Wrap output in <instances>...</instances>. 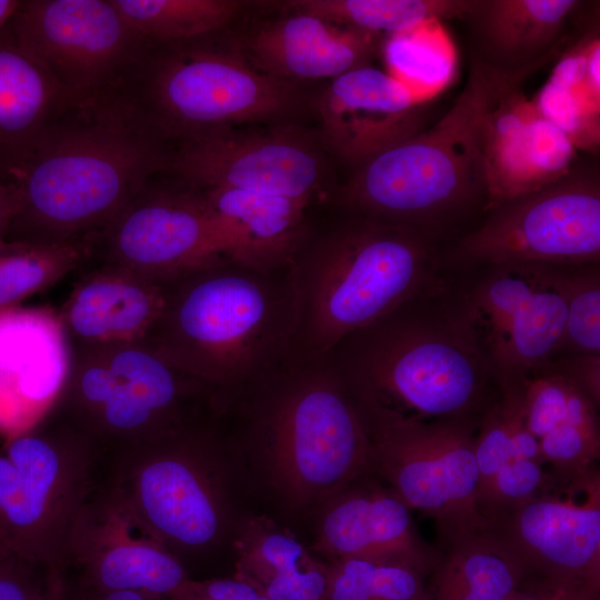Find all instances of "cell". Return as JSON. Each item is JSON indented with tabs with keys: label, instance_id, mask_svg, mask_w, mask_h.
<instances>
[{
	"label": "cell",
	"instance_id": "1",
	"mask_svg": "<svg viewBox=\"0 0 600 600\" xmlns=\"http://www.w3.org/2000/svg\"><path fill=\"white\" fill-rule=\"evenodd\" d=\"M219 418L258 511L296 533L332 494L372 472L362 419L327 357L286 360Z\"/></svg>",
	"mask_w": 600,
	"mask_h": 600
},
{
	"label": "cell",
	"instance_id": "2",
	"mask_svg": "<svg viewBox=\"0 0 600 600\" xmlns=\"http://www.w3.org/2000/svg\"><path fill=\"white\" fill-rule=\"evenodd\" d=\"M172 144L113 99L69 106L13 174L19 208L6 239L86 243L159 172Z\"/></svg>",
	"mask_w": 600,
	"mask_h": 600
},
{
	"label": "cell",
	"instance_id": "3",
	"mask_svg": "<svg viewBox=\"0 0 600 600\" xmlns=\"http://www.w3.org/2000/svg\"><path fill=\"white\" fill-rule=\"evenodd\" d=\"M507 82L470 57L466 83L450 109L354 168L330 201L410 231L440 250L464 236L487 212L482 124Z\"/></svg>",
	"mask_w": 600,
	"mask_h": 600
},
{
	"label": "cell",
	"instance_id": "4",
	"mask_svg": "<svg viewBox=\"0 0 600 600\" xmlns=\"http://www.w3.org/2000/svg\"><path fill=\"white\" fill-rule=\"evenodd\" d=\"M446 276L326 356L358 406L414 421L476 420L501 388L454 316Z\"/></svg>",
	"mask_w": 600,
	"mask_h": 600
},
{
	"label": "cell",
	"instance_id": "5",
	"mask_svg": "<svg viewBox=\"0 0 600 600\" xmlns=\"http://www.w3.org/2000/svg\"><path fill=\"white\" fill-rule=\"evenodd\" d=\"M294 317L290 266L263 272L222 259L167 280L142 341L204 383L222 411L287 360Z\"/></svg>",
	"mask_w": 600,
	"mask_h": 600
},
{
	"label": "cell",
	"instance_id": "6",
	"mask_svg": "<svg viewBox=\"0 0 600 600\" xmlns=\"http://www.w3.org/2000/svg\"><path fill=\"white\" fill-rule=\"evenodd\" d=\"M340 210L329 227L312 226L290 263L296 317L287 361L326 356L348 334L443 278L436 246Z\"/></svg>",
	"mask_w": 600,
	"mask_h": 600
},
{
	"label": "cell",
	"instance_id": "7",
	"mask_svg": "<svg viewBox=\"0 0 600 600\" xmlns=\"http://www.w3.org/2000/svg\"><path fill=\"white\" fill-rule=\"evenodd\" d=\"M117 454L121 460L110 493L156 542L184 567L233 556L240 529L259 511L219 416Z\"/></svg>",
	"mask_w": 600,
	"mask_h": 600
},
{
	"label": "cell",
	"instance_id": "8",
	"mask_svg": "<svg viewBox=\"0 0 600 600\" xmlns=\"http://www.w3.org/2000/svg\"><path fill=\"white\" fill-rule=\"evenodd\" d=\"M70 348L69 373L49 413L99 452L153 443L220 413L204 383L142 340Z\"/></svg>",
	"mask_w": 600,
	"mask_h": 600
},
{
	"label": "cell",
	"instance_id": "9",
	"mask_svg": "<svg viewBox=\"0 0 600 600\" xmlns=\"http://www.w3.org/2000/svg\"><path fill=\"white\" fill-rule=\"evenodd\" d=\"M110 98L172 146L209 131L274 123L300 102L292 81L260 72L239 50L200 39L152 44Z\"/></svg>",
	"mask_w": 600,
	"mask_h": 600
},
{
	"label": "cell",
	"instance_id": "10",
	"mask_svg": "<svg viewBox=\"0 0 600 600\" xmlns=\"http://www.w3.org/2000/svg\"><path fill=\"white\" fill-rule=\"evenodd\" d=\"M98 450L48 413L0 449V549L60 570L88 503Z\"/></svg>",
	"mask_w": 600,
	"mask_h": 600
},
{
	"label": "cell",
	"instance_id": "11",
	"mask_svg": "<svg viewBox=\"0 0 600 600\" xmlns=\"http://www.w3.org/2000/svg\"><path fill=\"white\" fill-rule=\"evenodd\" d=\"M570 266L514 262L444 272L449 304L501 389L554 357Z\"/></svg>",
	"mask_w": 600,
	"mask_h": 600
},
{
	"label": "cell",
	"instance_id": "12",
	"mask_svg": "<svg viewBox=\"0 0 600 600\" xmlns=\"http://www.w3.org/2000/svg\"><path fill=\"white\" fill-rule=\"evenodd\" d=\"M356 406L368 437L372 472L412 511L432 521L437 548L491 531L478 503L480 421H414Z\"/></svg>",
	"mask_w": 600,
	"mask_h": 600
},
{
	"label": "cell",
	"instance_id": "13",
	"mask_svg": "<svg viewBox=\"0 0 600 600\" xmlns=\"http://www.w3.org/2000/svg\"><path fill=\"white\" fill-rule=\"evenodd\" d=\"M536 262L600 263V173L578 161L561 179L504 201L440 250L443 272Z\"/></svg>",
	"mask_w": 600,
	"mask_h": 600
},
{
	"label": "cell",
	"instance_id": "14",
	"mask_svg": "<svg viewBox=\"0 0 600 600\" xmlns=\"http://www.w3.org/2000/svg\"><path fill=\"white\" fill-rule=\"evenodd\" d=\"M9 22L71 106L112 97L152 46L111 0L20 1Z\"/></svg>",
	"mask_w": 600,
	"mask_h": 600
},
{
	"label": "cell",
	"instance_id": "15",
	"mask_svg": "<svg viewBox=\"0 0 600 600\" xmlns=\"http://www.w3.org/2000/svg\"><path fill=\"white\" fill-rule=\"evenodd\" d=\"M166 172L194 190L228 188L312 203L323 193L326 162L316 140L292 126L234 128L173 144Z\"/></svg>",
	"mask_w": 600,
	"mask_h": 600
},
{
	"label": "cell",
	"instance_id": "16",
	"mask_svg": "<svg viewBox=\"0 0 600 600\" xmlns=\"http://www.w3.org/2000/svg\"><path fill=\"white\" fill-rule=\"evenodd\" d=\"M151 182L94 238L86 264L168 280L227 259L202 193Z\"/></svg>",
	"mask_w": 600,
	"mask_h": 600
},
{
	"label": "cell",
	"instance_id": "17",
	"mask_svg": "<svg viewBox=\"0 0 600 600\" xmlns=\"http://www.w3.org/2000/svg\"><path fill=\"white\" fill-rule=\"evenodd\" d=\"M527 574L600 588V471L556 484L491 526Z\"/></svg>",
	"mask_w": 600,
	"mask_h": 600
},
{
	"label": "cell",
	"instance_id": "18",
	"mask_svg": "<svg viewBox=\"0 0 600 600\" xmlns=\"http://www.w3.org/2000/svg\"><path fill=\"white\" fill-rule=\"evenodd\" d=\"M309 549L327 562L367 559L408 564L429 577L438 558L412 510L376 473L368 472L327 499L307 529Z\"/></svg>",
	"mask_w": 600,
	"mask_h": 600
},
{
	"label": "cell",
	"instance_id": "19",
	"mask_svg": "<svg viewBox=\"0 0 600 600\" xmlns=\"http://www.w3.org/2000/svg\"><path fill=\"white\" fill-rule=\"evenodd\" d=\"M482 158L487 212L556 182L579 160L567 136L538 112L521 84L512 82L499 89L484 116Z\"/></svg>",
	"mask_w": 600,
	"mask_h": 600
},
{
	"label": "cell",
	"instance_id": "20",
	"mask_svg": "<svg viewBox=\"0 0 600 600\" xmlns=\"http://www.w3.org/2000/svg\"><path fill=\"white\" fill-rule=\"evenodd\" d=\"M427 101L371 64L331 80L318 102L323 142L359 167L426 128Z\"/></svg>",
	"mask_w": 600,
	"mask_h": 600
},
{
	"label": "cell",
	"instance_id": "21",
	"mask_svg": "<svg viewBox=\"0 0 600 600\" xmlns=\"http://www.w3.org/2000/svg\"><path fill=\"white\" fill-rule=\"evenodd\" d=\"M71 348L58 313L0 309V432L11 438L40 422L67 380Z\"/></svg>",
	"mask_w": 600,
	"mask_h": 600
},
{
	"label": "cell",
	"instance_id": "22",
	"mask_svg": "<svg viewBox=\"0 0 600 600\" xmlns=\"http://www.w3.org/2000/svg\"><path fill=\"white\" fill-rule=\"evenodd\" d=\"M586 4L580 0H470L460 19L470 57L521 84L563 52L570 22Z\"/></svg>",
	"mask_w": 600,
	"mask_h": 600
},
{
	"label": "cell",
	"instance_id": "23",
	"mask_svg": "<svg viewBox=\"0 0 600 600\" xmlns=\"http://www.w3.org/2000/svg\"><path fill=\"white\" fill-rule=\"evenodd\" d=\"M382 42V34L296 10L259 27L239 51L253 68L277 79L332 80L371 64Z\"/></svg>",
	"mask_w": 600,
	"mask_h": 600
},
{
	"label": "cell",
	"instance_id": "24",
	"mask_svg": "<svg viewBox=\"0 0 600 600\" xmlns=\"http://www.w3.org/2000/svg\"><path fill=\"white\" fill-rule=\"evenodd\" d=\"M58 317L70 347L143 340L158 321L167 280L84 264Z\"/></svg>",
	"mask_w": 600,
	"mask_h": 600
},
{
	"label": "cell",
	"instance_id": "25",
	"mask_svg": "<svg viewBox=\"0 0 600 600\" xmlns=\"http://www.w3.org/2000/svg\"><path fill=\"white\" fill-rule=\"evenodd\" d=\"M198 191L213 216L224 257L249 269L289 267L313 226L304 201L228 188Z\"/></svg>",
	"mask_w": 600,
	"mask_h": 600
},
{
	"label": "cell",
	"instance_id": "26",
	"mask_svg": "<svg viewBox=\"0 0 600 600\" xmlns=\"http://www.w3.org/2000/svg\"><path fill=\"white\" fill-rule=\"evenodd\" d=\"M116 501L122 511V532H111L110 540L97 527L93 530L79 519L67 559L81 562L90 590L137 591L167 598L190 578L188 570Z\"/></svg>",
	"mask_w": 600,
	"mask_h": 600
},
{
	"label": "cell",
	"instance_id": "27",
	"mask_svg": "<svg viewBox=\"0 0 600 600\" xmlns=\"http://www.w3.org/2000/svg\"><path fill=\"white\" fill-rule=\"evenodd\" d=\"M69 106L8 21L0 29V179H12L46 128Z\"/></svg>",
	"mask_w": 600,
	"mask_h": 600
},
{
	"label": "cell",
	"instance_id": "28",
	"mask_svg": "<svg viewBox=\"0 0 600 600\" xmlns=\"http://www.w3.org/2000/svg\"><path fill=\"white\" fill-rule=\"evenodd\" d=\"M232 574L268 600H328L329 563L289 528L256 512L233 544Z\"/></svg>",
	"mask_w": 600,
	"mask_h": 600
},
{
	"label": "cell",
	"instance_id": "29",
	"mask_svg": "<svg viewBox=\"0 0 600 600\" xmlns=\"http://www.w3.org/2000/svg\"><path fill=\"white\" fill-rule=\"evenodd\" d=\"M437 549L427 581L432 600H511L527 574L492 531Z\"/></svg>",
	"mask_w": 600,
	"mask_h": 600
},
{
	"label": "cell",
	"instance_id": "30",
	"mask_svg": "<svg viewBox=\"0 0 600 600\" xmlns=\"http://www.w3.org/2000/svg\"><path fill=\"white\" fill-rule=\"evenodd\" d=\"M518 386L528 429L540 447L600 442V407L569 378L546 366Z\"/></svg>",
	"mask_w": 600,
	"mask_h": 600
},
{
	"label": "cell",
	"instance_id": "31",
	"mask_svg": "<svg viewBox=\"0 0 600 600\" xmlns=\"http://www.w3.org/2000/svg\"><path fill=\"white\" fill-rule=\"evenodd\" d=\"M470 0H304L298 11L379 34H399L443 20H460Z\"/></svg>",
	"mask_w": 600,
	"mask_h": 600
},
{
	"label": "cell",
	"instance_id": "32",
	"mask_svg": "<svg viewBox=\"0 0 600 600\" xmlns=\"http://www.w3.org/2000/svg\"><path fill=\"white\" fill-rule=\"evenodd\" d=\"M124 20L152 44L204 38L240 12L234 0H111Z\"/></svg>",
	"mask_w": 600,
	"mask_h": 600
},
{
	"label": "cell",
	"instance_id": "33",
	"mask_svg": "<svg viewBox=\"0 0 600 600\" xmlns=\"http://www.w3.org/2000/svg\"><path fill=\"white\" fill-rule=\"evenodd\" d=\"M86 243L39 244L0 240V309L54 284L89 260Z\"/></svg>",
	"mask_w": 600,
	"mask_h": 600
},
{
	"label": "cell",
	"instance_id": "34",
	"mask_svg": "<svg viewBox=\"0 0 600 600\" xmlns=\"http://www.w3.org/2000/svg\"><path fill=\"white\" fill-rule=\"evenodd\" d=\"M438 23L383 39L388 73L407 84L422 101L442 90L453 73V52Z\"/></svg>",
	"mask_w": 600,
	"mask_h": 600
},
{
	"label": "cell",
	"instance_id": "35",
	"mask_svg": "<svg viewBox=\"0 0 600 600\" xmlns=\"http://www.w3.org/2000/svg\"><path fill=\"white\" fill-rule=\"evenodd\" d=\"M476 459L479 488L509 462L541 461L538 440L526 422L519 386L501 389L499 399L481 418L476 438Z\"/></svg>",
	"mask_w": 600,
	"mask_h": 600
},
{
	"label": "cell",
	"instance_id": "36",
	"mask_svg": "<svg viewBox=\"0 0 600 600\" xmlns=\"http://www.w3.org/2000/svg\"><path fill=\"white\" fill-rule=\"evenodd\" d=\"M328 563V600H432L428 577L408 564L367 559Z\"/></svg>",
	"mask_w": 600,
	"mask_h": 600
},
{
	"label": "cell",
	"instance_id": "37",
	"mask_svg": "<svg viewBox=\"0 0 600 600\" xmlns=\"http://www.w3.org/2000/svg\"><path fill=\"white\" fill-rule=\"evenodd\" d=\"M593 354H600V263L570 266L564 327L553 358Z\"/></svg>",
	"mask_w": 600,
	"mask_h": 600
},
{
	"label": "cell",
	"instance_id": "38",
	"mask_svg": "<svg viewBox=\"0 0 600 600\" xmlns=\"http://www.w3.org/2000/svg\"><path fill=\"white\" fill-rule=\"evenodd\" d=\"M532 102L543 118L567 136L578 152L599 154L600 100L583 91L546 81Z\"/></svg>",
	"mask_w": 600,
	"mask_h": 600
},
{
	"label": "cell",
	"instance_id": "39",
	"mask_svg": "<svg viewBox=\"0 0 600 600\" xmlns=\"http://www.w3.org/2000/svg\"><path fill=\"white\" fill-rule=\"evenodd\" d=\"M558 478L538 460H518L503 466L478 490V503L492 523L520 503L556 484Z\"/></svg>",
	"mask_w": 600,
	"mask_h": 600
},
{
	"label": "cell",
	"instance_id": "40",
	"mask_svg": "<svg viewBox=\"0 0 600 600\" xmlns=\"http://www.w3.org/2000/svg\"><path fill=\"white\" fill-rule=\"evenodd\" d=\"M40 568L7 553L0 560V600H51L63 578L57 570L39 574Z\"/></svg>",
	"mask_w": 600,
	"mask_h": 600
},
{
	"label": "cell",
	"instance_id": "41",
	"mask_svg": "<svg viewBox=\"0 0 600 600\" xmlns=\"http://www.w3.org/2000/svg\"><path fill=\"white\" fill-rule=\"evenodd\" d=\"M167 600H268L250 583L234 577L187 579Z\"/></svg>",
	"mask_w": 600,
	"mask_h": 600
},
{
	"label": "cell",
	"instance_id": "42",
	"mask_svg": "<svg viewBox=\"0 0 600 600\" xmlns=\"http://www.w3.org/2000/svg\"><path fill=\"white\" fill-rule=\"evenodd\" d=\"M511 600H600V588L578 581L526 574Z\"/></svg>",
	"mask_w": 600,
	"mask_h": 600
},
{
	"label": "cell",
	"instance_id": "43",
	"mask_svg": "<svg viewBox=\"0 0 600 600\" xmlns=\"http://www.w3.org/2000/svg\"><path fill=\"white\" fill-rule=\"evenodd\" d=\"M547 367L569 378L600 407V354L556 357Z\"/></svg>",
	"mask_w": 600,
	"mask_h": 600
},
{
	"label": "cell",
	"instance_id": "44",
	"mask_svg": "<svg viewBox=\"0 0 600 600\" xmlns=\"http://www.w3.org/2000/svg\"><path fill=\"white\" fill-rule=\"evenodd\" d=\"M19 208V189L13 180L0 179V240L6 239Z\"/></svg>",
	"mask_w": 600,
	"mask_h": 600
},
{
	"label": "cell",
	"instance_id": "45",
	"mask_svg": "<svg viewBox=\"0 0 600 600\" xmlns=\"http://www.w3.org/2000/svg\"><path fill=\"white\" fill-rule=\"evenodd\" d=\"M68 600H167L166 597L137 591L100 592L88 589L79 596H68Z\"/></svg>",
	"mask_w": 600,
	"mask_h": 600
},
{
	"label": "cell",
	"instance_id": "46",
	"mask_svg": "<svg viewBox=\"0 0 600 600\" xmlns=\"http://www.w3.org/2000/svg\"><path fill=\"white\" fill-rule=\"evenodd\" d=\"M20 1L0 0V29L10 20Z\"/></svg>",
	"mask_w": 600,
	"mask_h": 600
},
{
	"label": "cell",
	"instance_id": "47",
	"mask_svg": "<svg viewBox=\"0 0 600 600\" xmlns=\"http://www.w3.org/2000/svg\"><path fill=\"white\" fill-rule=\"evenodd\" d=\"M51 600H68L67 586L63 583Z\"/></svg>",
	"mask_w": 600,
	"mask_h": 600
},
{
	"label": "cell",
	"instance_id": "48",
	"mask_svg": "<svg viewBox=\"0 0 600 600\" xmlns=\"http://www.w3.org/2000/svg\"><path fill=\"white\" fill-rule=\"evenodd\" d=\"M6 554H7V552H4V551H2V550L0 549V560H1Z\"/></svg>",
	"mask_w": 600,
	"mask_h": 600
}]
</instances>
